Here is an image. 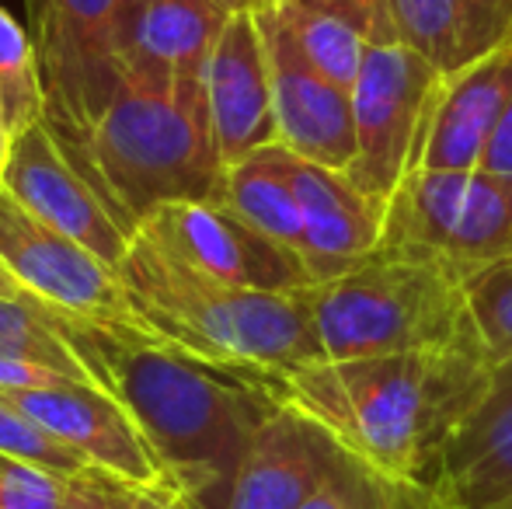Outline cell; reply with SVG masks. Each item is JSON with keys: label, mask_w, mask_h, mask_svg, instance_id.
<instances>
[{"label": "cell", "mask_w": 512, "mask_h": 509, "mask_svg": "<svg viewBox=\"0 0 512 509\" xmlns=\"http://www.w3.org/2000/svg\"><path fill=\"white\" fill-rule=\"evenodd\" d=\"M0 185L42 224L74 238L102 262L119 269L133 234L108 213L88 178L67 161L46 123L25 129L11 140V154L0 171Z\"/></svg>", "instance_id": "4fadbf2b"}, {"label": "cell", "mask_w": 512, "mask_h": 509, "mask_svg": "<svg viewBox=\"0 0 512 509\" xmlns=\"http://www.w3.org/2000/svg\"><path fill=\"white\" fill-rule=\"evenodd\" d=\"M474 325L492 363L512 356V262L492 265L467 279Z\"/></svg>", "instance_id": "484cf974"}, {"label": "cell", "mask_w": 512, "mask_h": 509, "mask_svg": "<svg viewBox=\"0 0 512 509\" xmlns=\"http://www.w3.org/2000/svg\"><path fill=\"white\" fill-rule=\"evenodd\" d=\"M324 360L481 346L467 276L453 265L380 245L328 283L310 286Z\"/></svg>", "instance_id": "5b68a950"}, {"label": "cell", "mask_w": 512, "mask_h": 509, "mask_svg": "<svg viewBox=\"0 0 512 509\" xmlns=\"http://www.w3.org/2000/svg\"><path fill=\"white\" fill-rule=\"evenodd\" d=\"M223 4L234 14H255V11H262L265 4H272V0H223Z\"/></svg>", "instance_id": "d6a6232c"}, {"label": "cell", "mask_w": 512, "mask_h": 509, "mask_svg": "<svg viewBox=\"0 0 512 509\" xmlns=\"http://www.w3.org/2000/svg\"><path fill=\"white\" fill-rule=\"evenodd\" d=\"M488 377L485 349L453 346L307 363L279 377L272 394L321 422L363 464L439 492L443 457Z\"/></svg>", "instance_id": "7a4b0ae2"}, {"label": "cell", "mask_w": 512, "mask_h": 509, "mask_svg": "<svg viewBox=\"0 0 512 509\" xmlns=\"http://www.w3.org/2000/svg\"><path fill=\"white\" fill-rule=\"evenodd\" d=\"M439 84L443 74L401 42L366 49L363 67L352 84L356 157L345 171L356 189L380 203H391L398 185L415 168L418 143Z\"/></svg>", "instance_id": "9c48e42d"}, {"label": "cell", "mask_w": 512, "mask_h": 509, "mask_svg": "<svg viewBox=\"0 0 512 509\" xmlns=\"http://www.w3.org/2000/svg\"><path fill=\"white\" fill-rule=\"evenodd\" d=\"M269 49L272 109H276V143L304 161L349 171L356 157V119L352 91L331 84L304 60L276 4L255 11Z\"/></svg>", "instance_id": "7c38bea8"}, {"label": "cell", "mask_w": 512, "mask_h": 509, "mask_svg": "<svg viewBox=\"0 0 512 509\" xmlns=\"http://www.w3.org/2000/svg\"><path fill=\"white\" fill-rule=\"evenodd\" d=\"M133 0H25L42 67L46 126L88 133L126 84L122 28Z\"/></svg>", "instance_id": "52a82bcc"}, {"label": "cell", "mask_w": 512, "mask_h": 509, "mask_svg": "<svg viewBox=\"0 0 512 509\" xmlns=\"http://www.w3.org/2000/svg\"><path fill=\"white\" fill-rule=\"evenodd\" d=\"M439 496L453 509L512 506V356L492 363L485 394L453 436Z\"/></svg>", "instance_id": "d6986e66"}, {"label": "cell", "mask_w": 512, "mask_h": 509, "mask_svg": "<svg viewBox=\"0 0 512 509\" xmlns=\"http://www.w3.org/2000/svg\"><path fill=\"white\" fill-rule=\"evenodd\" d=\"M136 231H147L175 258L220 283L265 293H297L314 286L304 258L251 227L220 199L161 206Z\"/></svg>", "instance_id": "30bf717a"}, {"label": "cell", "mask_w": 512, "mask_h": 509, "mask_svg": "<svg viewBox=\"0 0 512 509\" xmlns=\"http://www.w3.org/2000/svg\"><path fill=\"white\" fill-rule=\"evenodd\" d=\"M300 509H453V506H446V499L439 492L405 482V478H391L349 454L342 468Z\"/></svg>", "instance_id": "603a6c76"}, {"label": "cell", "mask_w": 512, "mask_h": 509, "mask_svg": "<svg viewBox=\"0 0 512 509\" xmlns=\"http://www.w3.org/2000/svg\"><path fill=\"white\" fill-rule=\"evenodd\" d=\"M398 42L443 77L512 42V0H387Z\"/></svg>", "instance_id": "ffe728a7"}, {"label": "cell", "mask_w": 512, "mask_h": 509, "mask_svg": "<svg viewBox=\"0 0 512 509\" xmlns=\"http://www.w3.org/2000/svg\"><path fill=\"white\" fill-rule=\"evenodd\" d=\"M279 4H297L310 7V11L331 14V18L356 28L370 46L398 42V28H394V14L387 0H279Z\"/></svg>", "instance_id": "f1b7e54d"}, {"label": "cell", "mask_w": 512, "mask_h": 509, "mask_svg": "<svg viewBox=\"0 0 512 509\" xmlns=\"http://www.w3.org/2000/svg\"><path fill=\"white\" fill-rule=\"evenodd\" d=\"M115 272L133 311L164 346L248 377L265 391L290 370L324 360L310 290L265 293L220 283L175 258L147 231H133Z\"/></svg>", "instance_id": "3957f363"}, {"label": "cell", "mask_w": 512, "mask_h": 509, "mask_svg": "<svg viewBox=\"0 0 512 509\" xmlns=\"http://www.w3.org/2000/svg\"><path fill=\"white\" fill-rule=\"evenodd\" d=\"M349 450L290 401L255 433L223 509H300L345 464Z\"/></svg>", "instance_id": "5bb4252c"}, {"label": "cell", "mask_w": 512, "mask_h": 509, "mask_svg": "<svg viewBox=\"0 0 512 509\" xmlns=\"http://www.w3.org/2000/svg\"><path fill=\"white\" fill-rule=\"evenodd\" d=\"M67 475L0 454V509H63Z\"/></svg>", "instance_id": "83f0119b"}, {"label": "cell", "mask_w": 512, "mask_h": 509, "mask_svg": "<svg viewBox=\"0 0 512 509\" xmlns=\"http://www.w3.org/2000/svg\"><path fill=\"white\" fill-rule=\"evenodd\" d=\"M7 398L74 454H81L88 468L105 471L143 492H171L164 464L157 461L140 422L108 387L60 384L42 391H11Z\"/></svg>", "instance_id": "8fae6325"}, {"label": "cell", "mask_w": 512, "mask_h": 509, "mask_svg": "<svg viewBox=\"0 0 512 509\" xmlns=\"http://www.w3.org/2000/svg\"><path fill=\"white\" fill-rule=\"evenodd\" d=\"M220 203H227L251 227L300 255L304 217H300V199L290 178V161L279 143L230 164Z\"/></svg>", "instance_id": "44dd1931"}, {"label": "cell", "mask_w": 512, "mask_h": 509, "mask_svg": "<svg viewBox=\"0 0 512 509\" xmlns=\"http://www.w3.org/2000/svg\"><path fill=\"white\" fill-rule=\"evenodd\" d=\"M7 154H11V133H7L4 112H0V171H4V164H7Z\"/></svg>", "instance_id": "e575fe53"}, {"label": "cell", "mask_w": 512, "mask_h": 509, "mask_svg": "<svg viewBox=\"0 0 512 509\" xmlns=\"http://www.w3.org/2000/svg\"><path fill=\"white\" fill-rule=\"evenodd\" d=\"M506 509H512V506H506Z\"/></svg>", "instance_id": "d590c367"}, {"label": "cell", "mask_w": 512, "mask_h": 509, "mask_svg": "<svg viewBox=\"0 0 512 509\" xmlns=\"http://www.w3.org/2000/svg\"><path fill=\"white\" fill-rule=\"evenodd\" d=\"M230 18L223 0H133L122 28L126 81L161 91L203 88Z\"/></svg>", "instance_id": "9a60e30c"}, {"label": "cell", "mask_w": 512, "mask_h": 509, "mask_svg": "<svg viewBox=\"0 0 512 509\" xmlns=\"http://www.w3.org/2000/svg\"><path fill=\"white\" fill-rule=\"evenodd\" d=\"M60 384H98L77 353H39V349L0 342V391H42Z\"/></svg>", "instance_id": "4316f807"}, {"label": "cell", "mask_w": 512, "mask_h": 509, "mask_svg": "<svg viewBox=\"0 0 512 509\" xmlns=\"http://www.w3.org/2000/svg\"><path fill=\"white\" fill-rule=\"evenodd\" d=\"M206 102L227 168L276 143L269 49L255 14H234L223 28L206 67Z\"/></svg>", "instance_id": "2e32d148"}, {"label": "cell", "mask_w": 512, "mask_h": 509, "mask_svg": "<svg viewBox=\"0 0 512 509\" xmlns=\"http://www.w3.org/2000/svg\"><path fill=\"white\" fill-rule=\"evenodd\" d=\"M272 4H276L279 18L286 21L293 42H297V49L304 53L310 67L328 77L331 84L352 91L370 42L352 25L331 18V14L310 11V7H297V4H279V0H272Z\"/></svg>", "instance_id": "cb8c5ba5"}, {"label": "cell", "mask_w": 512, "mask_h": 509, "mask_svg": "<svg viewBox=\"0 0 512 509\" xmlns=\"http://www.w3.org/2000/svg\"><path fill=\"white\" fill-rule=\"evenodd\" d=\"M56 143L129 234L161 206L223 196L227 164L206 84L161 91L126 81L88 133L56 136Z\"/></svg>", "instance_id": "277c9868"}, {"label": "cell", "mask_w": 512, "mask_h": 509, "mask_svg": "<svg viewBox=\"0 0 512 509\" xmlns=\"http://www.w3.org/2000/svg\"><path fill=\"white\" fill-rule=\"evenodd\" d=\"M0 112L11 140L46 123V88H42L32 32L4 4H0Z\"/></svg>", "instance_id": "7402d4cb"}, {"label": "cell", "mask_w": 512, "mask_h": 509, "mask_svg": "<svg viewBox=\"0 0 512 509\" xmlns=\"http://www.w3.org/2000/svg\"><path fill=\"white\" fill-rule=\"evenodd\" d=\"M122 496H126V482L98 468H84L67 478L63 509H126Z\"/></svg>", "instance_id": "f546056e"}, {"label": "cell", "mask_w": 512, "mask_h": 509, "mask_svg": "<svg viewBox=\"0 0 512 509\" xmlns=\"http://www.w3.org/2000/svg\"><path fill=\"white\" fill-rule=\"evenodd\" d=\"M481 168L499 171V175H512V102H509L506 116H502V126H499V133H495V140H492V147H488Z\"/></svg>", "instance_id": "4dcf8cb0"}, {"label": "cell", "mask_w": 512, "mask_h": 509, "mask_svg": "<svg viewBox=\"0 0 512 509\" xmlns=\"http://www.w3.org/2000/svg\"><path fill=\"white\" fill-rule=\"evenodd\" d=\"M512 102V42L499 53L443 77L432 98L411 171L481 168Z\"/></svg>", "instance_id": "ac0fdd59"}, {"label": "cell", "mask_w": 512, "mask_h": 509, "mask_svg": "<svg viewBox=\"0 0 512 509\" xmlns=\"http://www.w3.org/2000/svg\"><path fill=\"white\" fill-rule=\"evenodd\" d=\"M0 454L39 464V468H49L67 478L88 468L81 454H74L67 443H60L49 429H42L32 415L21 412L4 391H0Z\"/></svg>", "instance_id": "d4e9b609"}, {"label": "cell", "mask_w": 512, "mask_h": 509, "mask_svg": "<svg viewBox=\"0 0 512 509\" xmlns=\"http://www.w3.org/2000/svg\"><path fill=\"white\" fill-rule=\"evenodd\" d=\"M122 506L126 509H189L178 496H171V492H143V489H133V485H126Z\"/></svg>", "instance_id": "1f68e13d"}, {"label": "cell", "mask_w": 512, "mask_h": 509, "mask_svg": "<svg viewBox=\"0 0 512 509\" xmlns=\"http://www.w3.org/2000/svg\"><path fill=\"white\" fill-rule=\"evenodd\" d=\"M0 297L4 300H14V297H25V293L18 290V283H14L11 276H7V269L0 265Z\"/></svg>", "instance_id": "836d02e7"}, {"label": "cell", "mask_w": 512, "mask_h": 509, "mask_svg": "<svg viewBox=\"0 0 512 509\" xmlns=\"http://www.w3.org/2000/svg\"><path fill=\"white\" fill-rule=\"evenodd\" d=\"M380 245L439 258L467 279L512 262V175L408 171L387 203Z\"/></svg>", "instance_id": "8992f818"}, {"label": "cell", "mask_w": 512, "mask_h": 509, "mask_svg": "<svg viewBox=\"0 0 512 509\" xmlns=\"http://www.w3.org/2000/svg\"><path fill=\"white\" fill-rule=\"evenodd\" d=\"M0 265L21 293L63 318L126 339H157L129 304L119 272L74 238L32 217L4 185H0Z\"/></svg>", "instance_id": "ba28073f"}, {"label": "cell", "mask_w": 512, "mask_h": 509, "mask_svg": "<svg viewBox=\"0 0 512 509\" xmlns=\"http://www.w3.org/2000/svg\"><path fill=\"white\" fill-rule=\"evenodd\" d=\"M56 321L95 381L140 422L171 492L189 509L227 506L251 440L279 408L276 394L161 339H126L63 314Z\"/></svg>", "instance_id": "6da1fadb"}, {"label": "cell", "mask_w": 512, "mask_h": 509, "mask_svg": "<svg viewBox=\"0 0 512 509\" xmlns=\"http://www.w3.org/2000/svg\"><path fill=\"white\" fill-rule=\"evenodd\" d=\"M286 161H290V178L300 199V217H304L300 258L314 286L328 283L380 248L387 203L356 189L345 171L304 161L290 150H286Z\"/></svg>", "instance_id": "e0dca14e"}]
</instances>
